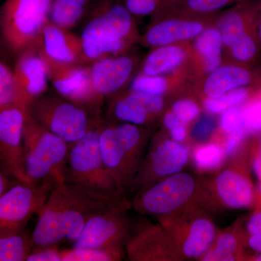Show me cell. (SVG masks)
I'll use <instances>...</instances> for the list:
<instances>
[{
    "mask_svg": "<svg viewBox=\"0 0 261 261\" xmlns=\"http://www.w3.org/2000/svg\"><path fill=\"white\" fill-rule=\"evenodd\" d=\"M37 215V224L30 234L32 249L58 246L65 240L62 195L58 185L53 187Z\"/></svg>",
    "mask_w": 261,
    "mask_h": 261,
    "instance_id": "2e32d148",
    "label": "cell"
},
{
    "mask_svg": "<svg viewBox=\"0 0 261 261\" xmlns=\"http://www.w3.org/2000/svg\"><path fill=\"white\" fill-rule=\"evenodd\" d=\"M27 261H62L61 250L58 246L34 248L27 257Z\"/></svg>",
    "mask_w": 261,
    "mask_h": 261,
    "instance_id": "60d3db41",
    "label": "cell"
},
{
    "mask_svg": "<svg viewBox=\"0 0 261 261\" xmlns=\"http://www.w3.org/2000/svg\"><path fill=\"white\" fill-rule=\"evenodd\" d=\"M195 187L196 182L191 175L177 173L144 188L136 197L134 206L142 214H171L188 202L195 193Z\"/></svg>",
    "mask_w": 261,
    "mask_h": 261,
    "instance_id": "ba28073f",
    "label": "cell"
},
{
    "mask_svg": "<svg viewBox=\"0 0 261 261\" xmlns=\"http://www.w3.org/2000/svg\"><path fill=\"white\" fill-rule=\"evenodd\" d=\"M123 255L121 246L107 247H72L61 250L62 261L118 260Z\"/></svg>",
    "mask_w": 261,
    "mask_h": 261,
    "instance_id": "4316f807",
    "label": "cell"
},
{
    "mask_svg": "<svg viewBox=\"0 0 261 261\" xmlns=\"http://www.w3.org/2000/svg\"><path fill=\"white\" fill-rule=\"evenodd\" d=\"M204 84V92L207 97H217L243 87H247L256 80L251 69L243 65H220L210 73Z\"/></svg>",
    "mask_w": 261,
    "mask_h": 261,
    "instance_id": "44dd1931",
    "label": "cell"
},
{
    "mask_svg": "<svg viewBox=\"0 0 261 261\" xmlns=\"http://www.w3.org/2000/svg\"><path fill=\"white\" fill-rule=\"evenodd\" d=\"M20 104L15 87L13 67L8 61L0 59V108Z\"/></svg>",
    "mask_w": 261,
    "mask_h": 261,
    "instance_id": "4dcf8cb0",
    "label": "cell"
},
{
    "mask_svg": "<svg viewBox=\"0 0 261 261\" xmlns=\"http://www.w3.org/2000/svg\"><path fill=\"white\" fill-rule=\"evenodd\" d=\"M188 159V149L185 145L174 140L165 141L154 149L148 166L143 168L140 176L136 178V182L145 187L152 174L164 177L179 173Z\"/></svg>",
    "mask_w": 261,
    "mask_h": 261,
    "instance_id": "ac0fdd59",
    "label": "cell"
},
{
    "mask_svg": "<svg viewBox=\"0 0 261 261\" xmlns=\"http://www.w3.org/2000/svg\"><path fill=\"white\" fill-rule=\"evenodd\" d=\"M133 15L124 5L104 1L94 8L80 38L84 63L121 55L135 37Z\"/></svg>",
    "mask_w": 261,
    "mask_h": 261,
    "instance_id": "6da1fadb",
    "label": "cell"
},
{
    "mask_svg": "<svg viewBox=\"0 0 261 261\" xmlns=\"http://www.w3.org/2000/svg\"><path fill=\"white\" fill-rule=\"evenodd\" d=\"M254 0H185L187 10L195 13H211L232 3H243Z\"/></svg>",
    "mask_w": 261,
    "mask_h": 261,
    "instance_id": "e575fe53",
    "label": "cell"
},
{
    "mask_svg": "<svg viewBox=\"0 0 261 261\" xmlns=\"http://www.w3.org/2000/svg\"><path fill=\"white\" fill-rule=\"evenodd\" d=\"M246 135V133H238L228 135L224 149L225 155H231L234 153L241 145Z\"/></svg>",
    "mask_w": 261,
    "mask_h": 261,
    "instance_id": "b9f144b4",
    "label": "cell"
},
{
    "mask_svg": "<svg viewBox=\"0 0 261 261\" xmlns=\"http://www.w3.org/2000/svg\"><path fill=\"white\" fill-rule=\"evenodd\" d=\"M91 0H53L49 20L70 30L80 23L85 16Z\"/></svg>",
    "mask_w": 261,
    "mask_h": 261,
    "instance_id": "cb8c5ba5",
    "label": "cell"
},
{
    "mask_svg": "<svg viewBox=\"0 0 261 261\" xmlns=\"http://www.w3.org/2000/svg\"><path fill=\"white\" fill-rule=\"evenodd\" d=\"M10 177L11 176L5 171L4 168L0 166V196L3 195L11 186L10 185Z\"/></svg>",
    "mask_w": 261,
    "mask_h": 261,
    "instance_id": "f6af8a7d",
    "label": "cell"
},
{
    "mask_svg": "<svg viewBox=\"0 0 261 261\" xmlns=\"http://www.w3.org/2000/svg\"><path fill=\"white\" fill-rule=\"evenodd\" d=\"M252 166L254 173L261 181V135L257 142V150L252 159Z\"/></svg>",
    "mask_w": 261,
    "mask_h": 261,
    "instance_id": "ee69618b",
    "label": "cell"
},
{
    "mask_svg": "<svg viewBox=\"0 0 261 261\" xmlns=\"http://www.w3.org/2000/svg\"><path fill=\"white\" fill-rule=\"evenodd\" d=\"M216 187L220 200L228 207L245 208L253 202L255 197L251 182L240 171L227 169L220 173Z\"/></svg>",
    "mask_w": 261,
    "mask_h": 261,
    "instance_id": "ffe728a7",
    "label": "cell"
},
{
    "mask_svg": "<svg viewBox=\"0 0 261 261\" xmlns=\"http://www.w3.org/2000/svg\"><path fill=\"white\" fill-rule=\"evenodd\" d=\"M220 126L227 135L238 133H247L244 123L243 108H232L221 113Z\"/></svg>",
    "mask_w": 261,
    "mask_h": 261,
    "instance_id": "836d02e7",
    "label": "cell"
},
{
    "mask_svg": "<svg viewBox=\"0 0 261 261\" xmlns=\"http://www.w3.org/2000/svg\"><path fill=\"white\" fill-rule=\"evenodd\" d=\"M164 101L161 96L134 92L115 97L109 106L117 120L142 126L162 111Z\"/></svg>",
    "mask_w": 261,
    "mask_h": 261,
    "instance_id": "e0dca14e",
    "label": "cell"
},
{
    "mask_svg": "<svg viewBox=\"0 0 261 261\" xmlns=\"http://www.w3.org/2000/svg\"><path fill=\"white\" fill-rule=\"evenodd\" d=\"M53 0H5L0 6V29L13 57L40 44Z\"/></svg>",
    "mask_w": 261,
    "mask_h": 261,
    "instance_id": "3957f363",
    "label": "cell"
},
{
    "mask_svg": "<svg viewBox=\"0 0 261 261\" xmlns=\"http://www.w3.org/2000/svg\"><path fill=\"white\" fill-rule=\"evenodd\" d=\"M32 250L25 231H0V261H24Z\"/></svg>",
    "mask_w": 261,
    "mask_h": 261,
    "instance_id": "484cf974",
    "label": "cell"
},
{
    "mask_svg": "<svg viewBox=\"0 0 261 261\" xmlns=\"http://www.w3.org/2000/svg\"><path fill=\"white\" fill-rule=\"evenodd\" d=\"M159 1H161V0H159Z\"/></svg>",
    "mask_w": 261,
    "mask_h": 261,
    "instance_id": "816d5d0a",
    "label": "cell"
},
{
    "mask_svg": "<svg viewBox=\"0 0 261 261\" xmlns=\"http://www.w3.org/2000/svg\"><path fill=\"white\" fill-rule=\"evenodd\" d=\"M168 82L161 75H149L141 73L132 80L130 90L161 96L167 91Z\"/></svg>",
    "mask_w": 261,
    "mask_h": 261,
    "instance_id": "1f68e13d",
    "label": "cell"
},
{
    "mask_svg": "<svg viewBox=\"0 0 261 261\" xmlns=\"http://www.w3.org/2000/svg\"><path fill=\"white\" fill-rule=\"evenodd\" d=\"M70 146L39 123L27 109L23 134V159L27 176L34 184L65 182Z\"/></svg>",
    "mask_w": 261,
    "mask_h": 261,
    "instance_id": "7a4b0ae2",
    "label": "cell"
},
{
    "mask_svg": "<svg viewBox=\"0 0 261 261\" xmlns=\"http://www.w3.org/2000/svg\"><path fill=\"white\" fill-rule=\"evenodd\" d=\"M61 189L65 240L74 242L89 219L104 213L125 211L128 207L121 192H104L65 183Z\"/></svg>",
    "mask_w": 261,
    "mask_h": 261,
    "instance_id": "5b68a950",
    "label": "cell"
},
{
    "mask_svg": "<svg viewBox=\"0 0 261 261\" xmlns=\"http://www.w3.org/2000/svg\"><path fill=\"white\" fill-rule=\"evenodd\" d=\"M259 192H260V195L261 196V183H260V187H259Z\"/></svg>",
    "mask_w": 261,
    "mask_h": 261,
    "instance_id": "f907efd6",
    "label": "cell"
},
{
    "mask_svg": "<svg viewBox=\"0 0 261 261\" xmlns=\"http://www.w3.org/2000/svg\"><path fill=\"white\" fill-rule=\"evenodd\" d=\"M123 212L124 211H111L89 219L73 242V247L121 246L128 232V224Z\"/></svg>",
    "mask_w": 261,
    "mask_h": 261,
    "instance_id": "5bb4252c",
    "label": "cell"
},
{
    "mask_svg": "<svg viewBox=\"0 0 261 261\" xmlns=\"http://www.w3.org/2000/svg\"><path fill=\"white\" fill-rule=\"evenodd\" d=\"M186 53L177 46L159 47L147 56L142 67V73L161 75L176 69L185 61Z\"/></svg>",
    "mask_w": 261,
    "mask_h": 261,
    "instance_id": "603a6c76",
    "label": "cell"
},
{
    "mask_svg": "<svg viewBox=\"0 0 261 261\" xmlns=\"http://www.w3.org/2000/svg\"><path fill=\"white\" fill-rule=\"evenodd\" d=\"M29 108L15 104L0 108V166L17 181L34 184L25 171L23 134Z\"/></svg>",
    "mask_w": 261,
    "mask_h": 261,
    "instance_id": "9c48e42d",
    "label": "cell"
},
{
    "mask_svg": "<svg viewBox=\"0 0 261 261\" xmlns=\"http://www.w3.org/2000/svg\"><path fill=\"white\" fill-rule=\"evenodd\" d=\"M257 35L259 43L261 44V0L258 3V19H257Z\"/></svg>",
    "mask_w": 261,
    "mask_h": 261,
    "instance_id": "c3c4849f",
    "label": "cell"
},
{
    "mask_svg": "<svg viewBox=\"0 0 261 261\" xmlns=\"http://www.w3.org/2000/svg\"><path fill=\"white\" fill-rule=\"evenodd\" d=\"M163 123L167 129L169 130L173 140L181 142L186 139V126L174 113H167L163 118Z\"/></svg>",
    "mask_w": 261,
    "mask_h": 261,
    "instance_id": "f35d334b",
    "label": "cell"
},
{
    "mask_svg": "<svg viewBox=\"0 0 261 261\" xmlns=\"http://www.w3.org/2000/svg\"><path fill=\"white\" fill-rule=\"evenodd\" d=\"M222 37L219 29H208L197 36L195 48L202 56L209 73L219 68L222 61Z\"/></svg>",
    "mask_w": 261,
    "mask_h": 261,
    "instance_id": "d4e9b609",
    "label": "cell"
},
{
    "mask_svg": "<svg viewBox=\"0 0 261 261\" xmlns=\"http://www.w3.org/2000/svg\"><path fill=\"white\" fill-rule=\"evenodd\" d=\"M215 235L216 229L211 220L204 217L195 219L182 239V254L190 258L202 257L212 245Z\"/></svg>",
    "mask_w": 261,
    "mask_h": 261,
    "instance_id": "7402d4cb",
    "label": "cell"
},
{
    "mask_svg": "<svg viewBox=\"0 0 261 261\" xmlns=\"http://www.w3.org/2000/svg\"><path fill=\"white\" fill-rule=\"evenodd\" d=\"M254 258H255V260L261 261V252L260 253L257 254L256 256H255Z\"/></svg>",
    "mask_w": 261,
    "mask_h": 261,
    "instance_id": "681fc988",
    "label": "cell"
},
{
    "mask_svg": "<svg viewBox=\"0 0 261 261\" xmlns=\"http://www.w3.org/2000/svg\"><path fill=\"white\" fill-rule=\"evenodd\" d=\"M216 127L214 118L210 116H203L197 120L192 127V136L196 140L202 141L211 135Z\"/></svg>",
    "mask_w": 261,
    "mask_h": 261,
    "instance_id": "ab89813d",
    "label": "cell"
},
{
    "mask_svg": "<svg viewBox=\"0 0 261 261\" xmlns=\"http://www.w3.org/2000/svg\"><path fill=\"white\" fill-rule=\"evenodd\" d=\"M172 112L184 123H187L194 121L198 117L200 108L191 99H180L173 105Z\"/></svg>",
    "mask_w": 261,
    "mask_h": 261,
    "instance_id": "8d00e7d4",
    "label": "cell"
},
{
    "mask_svg": "<svg viewBox=\"0 0 261 261\" xmlns=\"http://www.w3.org/2000/svg\"><path fill=\"white\" fill-rule=\"evenodd\" d=\"M13 76L20 102L30 107L36 99L47 93L49 68L43 56L40 44L15 57Z\"/></svg>",
    "mask_w": 261,
    "mask_h": 261,
    "instance_id": "30bf717a",
    "label": "cell"
},
{
    "mask_svg": "<svg viewBox=\"0 0 261 261\" xmlns=\"http://www.w3.org/2000/svg\"><path fill=\"white\" fill-rule=\"evenodd\" d=\"M56 184L17 181L0 196V231L23 230L34 214L42 208Z\"/></svg>",
    "mask_w": 261,
    "mask_h": 261,
    "instance_id": "52a82bcc",
    "label": "cell"
},
{
    "mask_svg": "<svg viewBox=\"0 0 261 261\" xmlns=\"http://www.w3.org/2000/svg\"><path fill=\"white\" fill-rule=\"evenodd\" d=\"M29 108L39 123L69 146L102 122L98 111L57 93L43 94Z\"/></svg>",
    "mask_w": 261,
    "mask_h": 261,
    "instance_id": "277c9868",
    "label": "cell"
},
{
    "mask_svg": "<svg viewBox=\"0 0 261 261\" xmlns=\"http://www.w3.org/2000/svg\"><path fill=\"white\" fill-rule=\"evenodd\" d=\"M124 6L133 15L144 16L154 13L159 6V0H123Z\"/></svg>",
    "mask_w": 261,
    "mask_h": 261,
    "instance_id": "74e56055",
    "label": "cell"
},
{
    "mask_svg": "<svg viewBox=\"0 0 261 261\" xmlns=\"http://www.w3.org/2000/svg\"><path fill=\"white\" fill-rule=\"evenodd\" d=\"M136 62L126 55L108 57L89 64L94 93L102 102L105 98L118 93L129 81Z\"/></svg>",
    "mask_w": 261,
    "mask_h": 261,
    "instance_id": "4fadbf2b",
    "label": "cell"
},
{
    "mask_svg": "<svg viewBox=\"0 0 261 261\" xmlns=\"http://www.w3.org/2000/svg\"><path fill=\"white\" fill-rule=\"evenodd\" d=\"M47 64L49 82L57 94L99 112L102 102L94 93L89 65L56 64L49 62Z\"/></svg>",
    "mask_w": 261,
    "mask_h": 261,
    "instance_id": "8fae6325",
    "label": "cell"
},
{
    "mask_svg": "<svg viewBox=\"0 0 261 261\" xmlns=\"http://www.w3.org/2000/svg\"><path fill=\"white\" fill-rule=\"evenodd\" d=\"M40 49L46 61L56 64H85L80 36L49 20L44 29Z\"/></svg>",
    "mask_w": 261,
    "mask_h": 261,
    "instance_id": "9a60e30c",
    "label": "cell"
},
{
    "mask_svg": "<svg viewBox=\"0 0 261 261\" xmlns=\"http://www.w3.org/2000/svg\"><path fill=\"white\" fill-rule=\"evenodd\" d=\"M238 239L232 232L226 231L216 240V247L202 255V260L229 261L236 260Z\"/></svg>",
    "mask_w": 261,
    "mask_h": 261,
    "instance_id": "f546056e",
    "label": "cell"
},
{
    "mask_svg": "<svg viewBox=\"0 0 261 261\" xmlns=\"http://www.w3.org/2000/svg\"><path fill=\"white\" fill-rule=\"evenodd\" d=\"M243 109L244 123L247 134L261 132V97Z\"/></svg>",
    "mask_w": 261,
    "mask_h": 261,
    "instance_id": "d590c367",
    "label": "cell"
},
{
    "mask_svg": "<svg viewBox=\"0 0 261 261\" xmlns=\"http://www.w3.org/2000/svg\"><path fill=\"white\" fill-rule=\"evenodd\" d=\"M224 150L219 145L210 144L196 149L194 161L196 166L204 171H211L219 167L224 159Z\"/></svg>",
    "mask_w": 261,
    "mask_h": 261,
    "instance_id": "d6a6232c",
    "label": "cell"
},
{
    "mask_svg": "<svg viewBox=\"0 0 261 261\" xmlns=\"http://www.w3.org/2000/svg\"><path fill=\"white\" fill-rule=\"evenodd\" d=\"M99 125L70 145L65 182L96 191L119 192L103 163L99 148Z\"/></svg>",
    "mask_w": 261,
    "mask_h": 261,
    "instance_id": "8992f818",
    "label": "cell"
},
{
    "mask_svg": "<svg viewBox=\"0 0 261 261\" xmlns=\"http://www.w3.org/2000/svg\"><path fill=\"white\" fill-rule=\"evenodd\" d=\"M10 56H12L11 54H10L9 49L7 47L4 37H3L1 29H0V59H4L8 61L9 59Z\"/></svg>",
    "mask_w": 261,
    "mask_h": 261,
    "instance_id": "7dc6e473",
    "label": "cell"
},
{
    "mask_svg": "<svg viewBox=\"0 0 261 261\" xmlns=\"http://www.w3.org/2000/svg\"><path fill=\"white\" fill-rule=\"evenodd\" d=\"M247 230L250 235L261 233V211H257L250 217Z\"/></svg>",
    "mask_w": 261,
    "mask_h": 261,
    "instance_id": "7bdbcfd3",
    "label": "cell"
},
{
    "mask_svg": "<svg viewBox=\"0 0 261 261\" xmlns=\"http://www.w3.org/2000/svg\"><path fill=\"white\" fill-rule=\"evenodd\" d=\"M248 246L253 251L261 252V233H257V234L250 235V238L248 239Z\"/></svg>",
    "mask_w": 261,
    "mask_h": 261,
    "instance_id": "bcb514c9",
    "label": "cell"
},
{
    "mask_svg": "<svg viewBox=\"0 0 261 261\" xmlns=\"http://www.w3.org/2000/svg\"><path fill=\"white\" fill-rule=\"evenodd\" d=\"M258 44L257 30H255L244 34L228 48L235 61L240 64H247L256 59L258 56Z\"/></svg>",
    "mask_w": 261,
    "mask_h": 261,
    "instance_id": "f1b7e54d",
    "label": "cell"
},
{
    "mask_svg": "<svg viewBox=\"0 0 261 261\" xmlns=\"http://www.w3.org/2000/svg\"><path fill=\"white\" fill-rule=\"evenodd\" d=\"M99 142L103 163L121 192L135 178L139 158L123 145L115 125L101 123Z\"/></svg>",
    "mask_w": 261,
    "mask_h": 261,
    "instance_id": "7c38bea8",
    "label": "cell"
},
{
    "mask_svg": "<svg viewBox=\"0 0 261 261\" xmlns=\"http://www.w3.org/2000/svg\"><path fill=\"white\" fill-rule=\"evenodd\" d=\"M252 91L247 87L234 89L217 97H207L204 102L209 113L219 114L226 110L240 107L250 99Z\"/></svg>",
    "mask_w": 261,
    "mask_h": 261,
    "instance_id": "83f0119b",
    "label": "cell"
},
{
    "mask_svg": "<svg viewBox=\"0 0 261 261\" xmlns=\"http://www.w3.org/2000/svg\"><path fill=\"white\" fill-rule=\"evenodd\" d=\"M204 27L196 20L168 19L152 25L146 33L143 41L150 47L171 45L200 35Z\"/></svg>",
    "mask_w": 261,
    "mask_h": 261,
    "instance_id": "d6986e66",
    "label": "cell"
}]
</instances>
